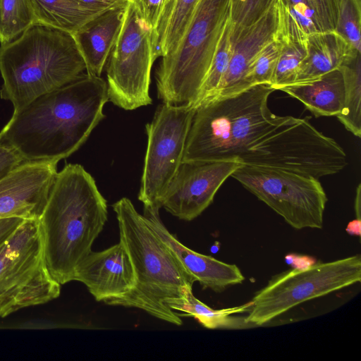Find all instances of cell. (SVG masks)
I'll return each mask as SVG.
<instances>
[{
	"label": "cell",
	"instance_id": "obj_1",
	"mask_svg": "<svg viewBox=\"0 0 361 361\" xmlns=\"http://www.w3.org/2000/svg\"><path fill=\"white\" fill-rule=\"evenodd\" d=\"M108 101L106 82L83 73L13 112L0 131V145L16 150L25 161L59 162L85 143L104 118Z\"/></svg>",
	"mask_w": 361,
	"mask_h": 361
},
{
	"label": "cell",
	"instance_id": "obj_2",
	"mask_svg": "<svg viewBox=\"0 0 361 361\" xmlns=\"http://www.w3.org/2000/svg\"><path fill=\"white\" fill-rule=\"evenodd\" d=\"M107 214L106 200L81 165L69 164L57 172L38 221L46 264L59 283L73 281Z\"/></svg>",
	"mask_w": 361,
	"mask_h": 361
},
{
	"label": "cell",
	"instance_id": "obj_3",
	"mask_svg": "<svg viewBox=\"0 0 361 361\" xmlns=\"http://www.w3.org/2000/svg\"><path fill=\"white\" fill-rule=\"evenodd\" d=\"M119 230V241L132 262L136 283L128 294L109 300L113 306L134 307L170 324H183L178 313L168 303L184 295L195 279L149 226L132 202L123 197L113 204Z\"/></svg>",
	"mask_w": 361,
	"mask_h": 361
},
{
	"label": "cell",
	"instance_id": "obj_4",
	"mask_svg": "<svg viewBox=\"0 0 361 361\" xmlns=\"http://www.w3.org/2000/svg\"><path fill=\"white\" fill-rule=\"evenodd\" d=\"M270 85H254L238 93L207 99L195 109L182 162L239 159L258 139L288 118L273 114Z\"/></svg>",
	"mask_w": 361,
	"mask_h": 361
},
{
	"label": "cell",
	"instance_id": "obj_5",
	"mask_svg": "<svg viewBox=\"0 0 361 361\" xmlns=\"http://www.w3.org/2000/svg\"><path fill=\"white\" fill-rule=\"evenodd\" d=\"M86 66L72 34L34 24L1 44L0 97L16 112L37 97L80 78Z\"/></svg>",
	"mask_w": 361,
	"mask_h": 361
},
{
	"label": "cell",
	"instance_id": "obj_6",
	"mask_svg": "<svg viewBox=\"0 0 361 361\" xmlns=\"http://www.w3.org/2000/svg\"><path fill=\"white\" fill-rule=\"evenodd\" d=\"M229 18V0H199L178 43L157 70V94L164 102L195 101Z\"/></svg>",
	"mask_w": 361,
	"mask_h": 361
},
{
	"label": "cell",
	"instance_id": "obj_7",
	"mask_svg": "<svg viewBox=\"0 0 361 361\" xmlns=\"http://www.w3.org/2000/svg\"><path fill=\"white\" fill-rule=\"evenodd\" d=\"M287 119L253 143L239 159L243 165L274 168L320 178L347 165L344 149L309 121Z\"/></svg>",
	"mask_w": 361,
	"mask_h": 361
},
{
	"label": "cell",
	"instance_id": "obj_8",
	"mask_svg": "<svg viewBox=\"0 0 361 361\" xmlns=\"http://www.w3.org/2000/svg\"><path fill=\"white\" fill-rule=\"evenodd\" d=\"M61 286L47 268L38 219H25L0 246V317L57 298Z\"/></svg>",
	"mask_w": 361,
	"mask_h": 361
},
{
	"label": "cell",
	"instance_id": "obj_9",
	"mask_svg": "<svg viewBox=\"0 0 361 361\" xmlns=\"http://www.w3.org/2000/svg\"><path fill=\"white\" fill-rule=\"evenodd\" d=\"M360 280V255L293 269L272 277L255 294L245 320L252 326H262L304 302Z\"/></svg>",
	"mask_w": 361,
	"mask_h": 361
},
{
	"label": "cell",
	"instance_id": "obj_10",
	"mask_svg": "<svg viewBox=\"0 0 361 361\" xmlns=\"http://www.w3.org/2000/svg\"><path fill=\"white\" fill-rule=\"evenodd\" d=\"M231 177L293 228H322L328 197L319 179L279 169L243 164Z\"/></svg>",
	"mask_w": 361,
	"mask_h": 361
},
{
	"label": "cell",
	"instance_id": "obj_11",
	"mask_svg": "<svg viewBox=\"0 0 361 361\" xmlns=\"http://www.w3.org/2000/svg\"><path fill=\"white\" fill-rule=\"evenodd\" d=\"M152 30L127 0L123 25L107 60L109 101L126 110L152 104L150 73L155 61Z\"/></svg>",
	"mask_w": 361,
	"mask_h": 361
},
{
	"label": "cell",
	"instance_id": "obj_12",
	"mask_svg": "<svg viewBox=\"0 0 361 361\" xmlns=\"http://www.w3.org/2000/svg\"><path fill=\"white\" fill-rule=\"evenodd\" d=\"M195 109L164 102L146 125L147 145L138 199L144 211L159 212L167 189L183 161Z\"/></svg>",
	"mask_w": 361,
	"mask_h": 361
},
{
	"label": "cell",
	"instance_id": "obj_13",
	"mask_svg": "<svg viewBox=\"0 0 361 361\" xmlns=\"http://www.w3.org/2000/svg\"><path fill=\"white\" fill-rule=\"evenodd\" d=\"M242 165L239 159L182 162L167 189L162 207L180 220L195 219L212 203L221 185Z\"/></svg>",
	"mask_w": 361,
	"mask_h": 361
},
{
	"label": "cell",
	"instance_id": "obj_14",
	"mask_svg": "<svg viewBox=\"0 0 361 361\" xmlns=\"http://www.w3.org/2000/svg\"><path fill=\"white\" fill-rule=\"evenodd\" d=\"M54 161H25L0 180V219H39L57 173Z\"/></svg>",
	"mask_w": 361,
	"mask_h": 361
},
{
	"label": "cell",
	"instance_id": "obj_15",
	"mask_svg": "<svg viewBox=\"0 0 361 361\" xmlns=\"http://www.w3.org/2000/svg\"><path fill=\"white\" fill-rule=\"evenodd\" d=\"M73 281L85 284L97 301L104 302L128 294L136 283L130 257L121 241L92 251L77 267Z\"/></svg>",
	"mask_w": 361,
	"mask_h": 361
},
{
	"label": "cell",
	"instance_id": "obj_16",
	"mask_svg": "<svg viewBox=\"0 0 361 361\" xmlns=\"http://www.w3.org/2000/svg\"><path fill=\"white\" fill-rule=\"evenodd\" d=\"M278 24L276 0L255 23L245 27H236L232 23L231 58L225 76L212 97L231 95L250 88L247 76L250 68L261 49L275 37Z\"/></svg>",
	"mask_w": 361,
	"mask_h": 361
},
{
	"label": "cell",
	"instance_id": "obj_17",
	"mask_svg": "<svg viewBox=\"0 0 361 361\" xmlns=\"http://www.w3.org/2000/svg\"><path fill=\"white\" fill-rule=\"evenodd\" d=\"M149 226L173 252L188 272L203 288L221 293L228 287L243 282L245 277L235 265L192 250L170 233L159 216V212L144 211Z\"/></svg>",
	"mask_w": 361,
	"mask_h": 361
},
{
	"label": "cell",
	"instance_id": "obj_18",
	"mask_svg": "<svg viewBox=\"0 0 361 361\" xmlns=\"http://www.w3.org/2000/svg\"><path fill=\"white\" fill-rule=\"evenodd\" d=\"M126 4L102 11L73 35L88 75L100 77L121 31Z\"/></svg>",
	"mask_w": 361,
	"mask_h": 361
},
{
	"label": "cell",
	"instance_id": "obj_19",
	"mask_svg": "<svg viewBox=\"0 0 361 361\" xmlns=\"http://www.w3.org/2000/svg\"><path fill=\"white\" fill-rule=\"evenodd\" d=\"M279 90L301 102L317 117L338 116L343 106L345 87L339 69L314 80L292 84Z\"/></svg>",
	"mask_w": 361,
	"mask_h": 361
},
{
	"label": "cell",
	"instance_id": "obj_20",
	"mask_svg": "<svg viewBox=\"0 0 361 361\" xmlns=\"http://www.w3.org/2000/svg\"><path fill=\"white\" fill-rule=\"evenodd\" d=\"M352 49L334 30L309 34L307 55L294 84L310 82L338 69Z\"/></svg>",
	"mask_w": 361,
	"mask_h": 361
},
{
	"label": "cell",
	"instance_id": "obj_21",
	"mask_svg": "<svg viewBox=\"0 0 361 361\" xmlns=\"http://www.w3.org/2000/svg\"><path fill=\"white\" fill-rule=\"evenodd\" d=\"M168 306L173 311L181 312L178 314L180 317H193L209 329H235L252 326L245 322V317L234 316L248 312L252 306L251 301L237 307L214 310L197 299L192 293V288L187 286L184 288V295L170 301Z\"/></svg>",
	"mask_w": 361,
	"mask_h": 361
},
{
	"label": "cell",
	"instance_id": "obj_22",
	"mask_svg": "<svg viewBox=\"0 0 361 361\" xmlns=\"http://www.w3.org/2000/svg\"><path fill=\"white\" fill-rule=\"evenodd\" d=\"M35 23L73 35L85 23L102 13L77 0H31Z\"/></svg>",
	"mask_w": 361,
	"mask_h": 361
},
{
	"label": "cell",
	"instance_id": "obj_23",
	"mask_svg": "<svg viewBox=\"0 0 361 361\" xmlns=\"http://www.w3.org/2000/svg\"><path fill=\"white\" fill-rule=\"evenodd\" d=\"M338 69L342 73L345 97L336 116L347 130L361 137V51L352 49Z\"/></svg>",
	"mask_w": 361,
	"mask_h": 361
},
{
	"label": "cell",
	"instance_id": "obj_24",
	"mask_svg": "<svg viewBox=\"0 0 361 361\" xmlns=\"http://www.w3.org/2000/svg\"><path fill=\"white\" fill-rule=\"evenodd\" d=\"M199 0H173L152 34L154 58L162 57L178 43Z\"/></svg>",
	"mask_w": 361,
	"mask_h": 361
},
{
	"label": "cell",
	"instance_id": "obj_25",
	"mask_svg": "<svg viewBox=\"0 0 361 361\" xmlns=\"http://www.w3.org/2000/svg\"><path fill=\"white\" fill-rule=\"evenodd\" d=\"M290 16L307 34L333 31L337 0H281Z\"/></svg>",
	"mask_w": 361,
	"mask_h": 361
},
{
	"label": "cell",
	"instance_id": "obj_26",
	"mask_svg": "<svg viewBox=\"0 0 361 361\" xmlns=\"http://www.w3.org/2000/svg\"><path fill=\"white\" fill-rule=\"evenodd\" d=\"M231 30L232 23L229 18L221 36L200 92L195 101L190 104L194 108L216 94L225 76L232 55Z\"/></svg>",
	"mask_w": 361,
	"mask_h": 361
},
{
	"label": "cell",
	"instance_id": "obj_27",
	"mask_svg": "<svg viewBox=\"0 0 361 361\" xmlns=\"http://www.w3.org/2000/svg\"><path fill=\"white\" fill-rule=\"evenodd\" d=\"M35 24L31 0H0V42L8 43Z\"/></svg>",
	"mask_w": 361,
	"mask_h": 361
},
{
	"label": "cell",
	"instance_id": "obj_28",
	"mask_svg": "<svg viewBox=\"0 0 361 361\" xmlns=\"http://www.w3.org/2000/svg\"><path fill=\"white\" fill-rule=\"evenodd\" d=\"M361 0H337L334 31L354 49L361 51Z\"/></svg>",
	"mask_w": 361,
	"mask_h": 361
},
{
	"label": "cell",
	"instance_id": "obj_29",
	"mask_svg": "<svg viewBox=\"0 0 361 361\" xmlns=\"http://www.w3.org/2000/svg\"><path fill=\"white\" fill-rule=\"evenodd\" d=\"M277 31V30H276ZM281 51V43L276 35L259 52L247 76L249 87L256 85H271Z\"/></svg>",
	"mask_w": 361,
	"mask_h": 361
},
{
	"label": "cell",
	"instance_id": "obj_30",
	"mask_svg": "<svg viewBox=\"0 0 361 361\" xmlns=\"http://www.w3.org/2000/svg\"><path fill=\"white\" fill-rule=\"evenodd\" d=\"M275 0H229L230 20L236 27H247L257 21Z\"/></svg>",
	"mask_w": 361,
	"mask_h": 361
},
{
	"label": "cell",
	"instance_id": "obj_31",
	"mask_svg": "<svg viewBox=\"0 0 361 361\" xmlns=\"http://www.w3.org/2000/svg\"><path fill=\"white\" fill-rule=\"evenodd\" d=\"M137 8L142 17L155 32L163 15L173 0H128Z\"/></svg>",
	"mask_w": 361,
	"mask_h": 361
},
{
	"label": "cell",
	"instance_id": "obj_32",
	"mask_svg": "<svg viewBox=\"0 0 361 361\" xmlns=\"http://www.w3.org/2000/svg\"><path fill=\"white\" fill-rule=\"evenodd\" d=\"M24 162L16 150L0 145V180Z\"/></svg>",
	"mask_w": 361,
	"mask_h": 361
},
{
	"label": "cell",
	"instance_id": "obj_33",
	"mask_svg": "<svg viewBox=\"0 0 361 361\" xmlns=\"http://www.w3.org/2000/svg\"><path fill=\"white\" fill-rule=\"evenodd\" d=\"M24 219L19 216L0 219V246L9 238Z\"/></svg>",
	"mask_w": 361,
	"mask_h": 361
},
{
	"label": "cell",
	"instance_id": "obj_34",
	"mask_svg": "<svg viewBox=\"0 0 361 361\" xmlns=\"http://www.w3.org/2000/svg\"><path fill=\"white\" fill-rule=\"evenodd\" d=\"M87 7L102 12L115 6L123 4L127 0H77Z\"/></svg>",
	"mask_w": 361,
	"mask_h": 361
}]
</instances>
